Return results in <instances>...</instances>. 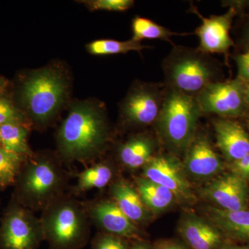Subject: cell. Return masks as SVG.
<instances>
[{
	"label": "cell",
	"instance_id": "cell-8",
	"mask_svg": "<svg viewBox=\"0 0 249 249\" xmlns=\"http://www.w3.org/2000/svg\"><path fill=\"white\" fill-rule=\"evenodd\" d=\"M165 92L163 83L135 82L121 103V120L137 127L155 124L161 110Z\"/></svg>",
	"mask_w": 249,
	"mask_h": 249
},
{
	"label": "cell",
	"instance_id": "cell-15",
	"mask_svg": "<svg viewBox=\"0 0 249 249\" xmlns=\"http://www.w3.org/2000/svg\"><path fill=\"white\" fill-rule=\"evenodd\" d=\"M216 144L227 160L234 162L249 154V135L240 124L226 118L214 120Z\"/></svg>",
	"mask_w": 249,
	"mask_h": 249
},
{
	"label": "cell",
	"instance_id": "cell-20",
	"mask_svg": "<svg viewBox=\"0 0 249 249\" xmlns=\"http://www.w3.org/2000/svg\"><path fill=\"white\" fill-rule=\"evenodd\" d=\"M137 189L142 202L153 213H160L173 204L175 196L165 187L145 178H135Z\"/></svg>",
	"mask_w": 249,
	"mask_h": 249
},
{
	"label": "cell",
	"instance_id": "cell-6",
	"mask_svg": "<svg viewBox=\"0 0 249 249\" xmlns=\"http://www.w3.org/2000/svg\"><path fill=\"white\" fill-rule=\"evenodd\" d=\"M202 114L196 96L165 88L163 106L155 123L160 139L170 150L186 152L197 132Z\"/></svg>",
	"mask_w": 249,
	"mask_h": 249
},
{
	"label": "cell",
	"instance_id": "cell-34",
	"mask_svg": "<svg viewBox=\"0 0 249 249\" xmlns=\"http://www.w3.org/2000/svg\"><path fill=\"white\" fill-rule=\"evenodd\" d=\"M245 39L246 41H247V44L249 45V24L248 27H247V31H246Z\"/></svg>",
	"mask_w": 249,
	"mask_h": 249
},
{
	"label": "cell",
	"instance_id": "cell-22",
	"mask_svg": "<svg viewBox=\"0 0 249 249\" xmlns=\"http://www.w3.org/2000/svg\"><path fill=\"white\" fill-rule=\"evenodd\" d=\"M113 177L112 167L106 162L91 165L78 174L73 193L81 194L93 189H102L111 183Z\"/></svg>",
	"mask_w": 249,
	"mask_h": 249
},
{
	"label": "cell",
	"instance_id": "cell-17",
	"mask_svg": "<svg viewBox=\"0 0 249 249\" xmlns=\"http://www.w3.org/2000/svg\"><path fill=\"white\" fill-rule=\"evenodd\" d=\"M179 231L193 249H215L222 242V235L217 229L196 217L183 219Z\"/></svg>",
	"mask_w": 249,
	"mask_h": 249
},
{
	"label": "cell",
	"instance_id": "cell-3",
	"mask_svg": "<svg viewBox=\"0 0 249 249\" xmlns=\"http://www.w3.org/2000/svg\"><path fill=\"white\" fill-rule=\"evenodd\" d=\"M165 88L196 96L208 85L221 81L217 60L197 48L173 45L161 64Z\"/></svg>",
	"mask_w": 249,
	"mask_h": 249
},
{
	"label": "cell",
	"instance_id": "cell-9",
	"mask_svg": "<svg viewBox=\"0 0 249 249\" xmlns=\"http://www.w3.org/2000/svg\"><path fill=\"white\" fill-rule=\"evenodd\" d=\"M196 98L203 114L226 119L242 115L248 106L243 81L239 78L208 85Z\"/></svg>",
	"mask_w": 249,
	"mask_h": 249
},
{
	"label": "cell",
	"instance_id": "cell-32",
	"mask_svg": "<svg viewBox=\"0 0 249 249\" xmlns=\"http://www.w3.org/2000/svg\"><path fill=\"white\" fill-rule=\"evenodd\" d=\"M129 249H152L151 247H150V245H147V243L143 242H141V241H138V242H135V243L133 244L131 247H129Z\"/></svg>",
	"mask_w": 249,
	"mask_h": 249
},
{
	"label": "cell",
	"instance_id": "cell-14",
	"mask_svg": "<svg viewBox=\"0 0 249 249\" xmlns=\"http://www.w3.org/2000/svg\"><path fill=\"white\" fill-rule=\"evenodd\" d=\"M185 155L183 168L196 178H210L222 169L220 158L206 134L196 132Z\"/></svg>",
	"mask_w": 249,
	"mask_h": 249
},
{
	"label": "cell",
	"instance_id": "cell-10",
	"mask_svg": "<svg viewBox=\"0 0 249 249\" xmlns=\"http://www.w3.org/2000/svg\"><path fill=\"white\" fill-rule=\"evenodd\" d=\"M143 178L165 187L175 198L183 203H194L196 196L185 174V169L176 157L171 155L153 156L144 165Z\"/></svg>",
	"mask_w": 249,
	"mask_h": 249
},
{
	"label": "cell",
	"instance_id": "cell-35",
	"mask_svg": "<svg viewBox=\"0 0 249 249\" xmlns=\"http://www.w3.org/2000/svg\"><path fill=\"white\" fill-rule=\"evenodd\" d=\"M4 86V80L1 77H0V90Z\"/></svg>",
	"mask_w": 249,
	"mask_h": 249
},
{
	"label": "cell",
	"instance_id": "cell-31",
	"mask_svg": "<svg viewBox=\"0 0 249 249\" xmlns=\"http://www.w3.org/2000/svg\"><path fill=\"white\" fill-rule=\"evenodd\" d=\"M157 249H186L182 246L175 243H165L157 247Z\"/></svg>",
	"mask_w": 249,
	"mask_h": 249
},
{
	"label": "cell",
	"instance_id": "cell-33",
	"mask_svg": "<svg viewBox=\"0 0 249 249\" xmlns=\"http://www.w3.org/2000/svg\"><path fill=\"white\" fill-rule=\"evenodd\" d=\"M244 88H245V93L246 101H247V105L249 106V81H244Z\"/></svg>",
	"mask_w": 249,
	"mask_h": 249
},
{
	"label": "cell",
	"instance_id": "cell-1",
	"mask_svg": "<svg viewBox=\"0 0 249 249\" xmlns=\"http://www.w3.org/2000/svg\"><path fill=\"white\" fill-rule=\"evenodd\" d=\"M59 158L65 162L86 163L102 155L109 139L105 109L98 103H74L57 134Z\"/></svg>",
	"mask_w": 249,
	"mask_h": 249
},
{
	"label": "cell",
	"instance_id": "cell-27",
	"mask_svg": "<svg viewBox=\"0 0 249 249\" xmlns=\"http://www.w3.org/2000/svg\"><path fill=\"white\" fill-rule=\"evenodd\" d=\"M127 239L106 232H98L91 242V249H129Z\"/></svg>",
	"mask_w": 249,
	"mask_h": 249
},
{
	"label": "cell",
	"instance_id": "cell-18",
	"mask_svg": "<svg viewBox=\"0 0 249 249\" xmlns=\"http://www.w3.org/2000/svg\"><path fill=\"white\" fill-rule=\"evenodd\" d=\"M156 145L153 139L145 134L131 137L119 148L121 163L131 170L138 169L146 164L153 157Z\"/></svg>",
	"mask_w": 249,
	"mask_h": 249
},
{
	"label": "cell",
	"instance_id": "cell-16",
	"mask_svg": "<svg viewBox=\"0 0 249 249\" xmlns=\"http://www.w3.org/2000/svg\"><path fill=\"white\" fill-rule=\"evenodd\" d=\"M109 193L124 213L136 225L145 222L148 217L147 209L137 188L124 179L111 183Z\"/></svg>",
	"mask_w": 249,
	"mask_h": 249
},
{
	"label": "cell",
	"instance_id": "cell-37",
	"mask_svg": "<svg viewBox=\"0 0 249 249\" xmlns=\"http://www.w3.org/2000/svg\"><path fill=\"white\" fill-rule=\"evenodd\" d=\"M247 125H248V127L249 129V114L248 116H247Z\"/></svg>",
	"mask_w": 249,
	"mask_h": 249
},
{
	"label": "cell",
	"instance_id": "cell-28",
	"mask_svg": "<svg viewBox=\"0 0 249 249\" xmlns=\"http://www.w3.org/2000/svg\"><path fill=\"white\" fill-rule=\"evenodd\" d=\"M88 9L91 11H127L134 4L132 0H90L83 1Z\"/></svg>",
	"mask_w": 249,
	"mask_h": 249
},
{
	"label": "cell",
	"instance_id": "cell-25",
	"mask_svg": "<svg viewBox=\"0 0 249 249\" xmlns=\"http://www.w3.org/2000/svg\"><path fill=\"white\" fill-rule=\"evenodd\" d=\"M27 159L0 146V189L14 186L23 163Z\"/></svg>",
	"mask_w": 249,
	"mask_h": 249
},
{
	"label": "cell",
	"instance_id": "cell-24",
	"mask_svg": "<svg viewBox=\"0 0 249 249\" xmlns=\"http://www.w3.org/2000/svg\"><path fill=\"white\" fill-rule=\"evenodd\" d=\"M149 47H150L142 45L141 42L132 39L127 41L103 39L92 41L86 46L88 52L95 55H114L127 53L129 52H141Z\"/></svg>",
	"mask_w": 249,
	"mask_h": 249
},
{
	"label": "cell",
	"instance_id": "cell-23",
	"mask_svg": "<svg viewBox=\"0 0 249 249\" xmlns=\"http://www.w3.org/2000/svg\"><path fill=\"white\" fill-rule=\"evenodd\" d=\"M132 40L141 42L142 40H160L172 42L171 37L176 36H186L188 34L173 32L146 18L136 16L132 22Z\"/></svg>",
	"mask_w": 249,
	"mask_h": 249
},
{
	"label": "cell",
	"instance_id": "cell-36",
	"mask_svg": "<svg viewBox=\"0 0 249 249\" xmlns=\"http://www.w3.org/2000/svg\"><path fill=\"white\" fill-rule=\"evenodd\" d=\"M231 249H249V247H237V248H233Z\"/></svg>",
	"mask_w": 249,
	"mask_h": 249
},
{
	"label": "cell",
	"instance_id": "cell-4",
	"mask_svg": "<svg viewBox=\"0 0 249 249\" xmlns=\"http://www.w3.org/2000/svg\"><path fill=\"white\" fill-rule=\"evenodd\" d=\"M70 81L58 67L31 72L23 81L21 97L31 120L39 127L48 125L68 97Z\"/></svg>",
	"mask_w": 249,
	"mask_h": 249
},
{
	"label": "cell",
	"instance_id": "cell-13",
	"mask_svg": "<svg viewBox=\"0 0 249 249\" xmlns=\"http://www.w3.org/2000/svg\"><path fill=\"white\" fill-rule=\"evenodd\" d=\"M202 193L206 199L217 205L219 209L237 211L247 208V183L245 178L235 174L217 178L205 187Z\"/></svg>",
	"mask_w": 249,
	"mask_h": 249
},
{
	"label": "cell",
	"instance_id": "cell-11",
	"mask_svg": "<svg viewBox=\"0 0 249 249\" xmlns=\"http://www.w3.org/2000/svg\"><path fill=\"white\" fill-rule=\"evenodd\" d=\"M192 13L201 19V24L196 28L195 34L199 38L197 49L204 53H225L233 45L230 35L232 19L236 14L235 9L230 8L226 14L205 18L196 7L191 8Z\"/></svg>",
	"mask_w": 249,
	"mask_h": 249
},
{
	"label": "cell",
	"instance_id": "cell-38",
	"mask_svg": "<svg viewBox=\"0 0 249 249\" xmlns=\"http://www.w3.org/2000/svg\"><path fill=\"white\" fill-rule=\"evenodd\" d=\"M249 177V169L248 170V171L247 172V173H246L245 177Z\"/></svg>",
	"mask_w": 249,
	"mask_h": 249
},
{
	"label": "cell",
	"instance_id": "cell-29",
	"mask_svg": "<svg viewBox=\"0 0 249 249\" xmlns=\"http://www.w3.org/2000/svg\"><path fill=\"white\" fill-rule=\"evenodd\" d=\"M238 78L244 81H249V49L245 53L237 55L235 58Z\"/></svg>",
	"mask_w": 249,
	"mask_h": 249
},
{
	"label": "cell",
	"instance_id": "cell-5",
	"mask_svg": "<svg viewBox=\"0 0 249 249\" xmlns=\"http://www.w3.org/2000/svg\"><path fill=\"white\" fill-rule=\"evenodd\" d=\"M40 219L50 249H82L89 242L91 221L83 203L71 196H63L51 204Z\"/></svg>",
	"mask_w": 249,
	"mask_h": 249
},
{
	"label": "cell",
	"instance_id": "cell-7",
	"mask_svg": "<svg viewBox=\"0 0 249 249\" xmlns=\"http://www.w3.org/2000/svg\"><path fill=\"white\" fill-rule=\"evenodd\" d=\"M13 198L0 226V249H38L44 240L40 219Z\"/></svg>",
	"mask_w": 249,
	"mask_h": 249
},
{
	"label": "cell",
	"instance_id": "cell-21",
	"mask_svg": "<svg viewBox=\"0 0 249 249\" xmlns=\"http://www.w3.org/2000/svg\"><path fill=\"white\" fill-rule=\"evenodd\" d=\"M29 127L19 124L0 126V146L7 151L29 158L34 155L28 142Z\"/></svg>",
	"mask_w": 249,
	"mask_h": 249
},
{
	"label": "cell",
	"instance_id": "cell-12",
	"mask_svg": "<svg viewBox=\"0 0 249 249\" xmlns=\"http://www.w3.org/2000/svg\"><path fill=\"white\" fill-rule=\"evenodd\" d=\"M90 221L103 232L124 239H137L139 228L124 213L112 199H99L83 203Z\"/></svg>",
	"mask_w": 249,
	"mask_h": 249
},
{
	"label": "cell",
	"instance_id": "cell-26",
	"mask_svg": "<svg viewBox=\"0 0 249 249\" xmlns=\"http://www.w3.org/2000/svg\"><path fill=\"white\" fill-rule=\"evenodd\" d=\"M8 124H19L29 126L25 116L9 100L0 98V126Z\"/></svg>",
	"mask_w": 249,
	"mask_h": 249
},
{
	"label": "cell",
	"instance_id": "cell-19",
	"mask_svg": "<svg viewBox=\"0 0 249 249\" xmlns=\"http://www.w3.org/2000/svg\"><path fill=\"white\" fill-rule=\"evenodd\" d=\"M207 213L219 229L232 235L249 239V211H229L209 207Z\"/></svg>",
	"mask_w": 249,
	"mask_h": 249
},
{
	"label": "cell",
	"instance_id": "cell-30",
	"mask_svg": "<svg viewBox=\"0 0 249 249\" xmlns=\"http://www.w3.org/2000/svg\"><path fill=\"white\" fill-rule=\"evenodd\" d=\"M232 169L233 174L244 178L249 169V154L240 160L232 162Z\"/></svg>",
	"mask_w": 249,
	"mask_h": 249
},
{
	"label": "cell",
	"instance_id": "cell-2",
	"mask_svg": "<svg viewBox=\"0 0 249 249\" xmlns=\"http://www.w3.org/2000/svg\"><path fill=\"white\" fill-rule=\"evenodd\" d=\"M60 160L49 153L27 158L14 184L15 199L31 211L42 212L66 196L68 179Z\"/></svg>",
	"mask_w": 249,
	"mask_h": 249
}]
</instances>
